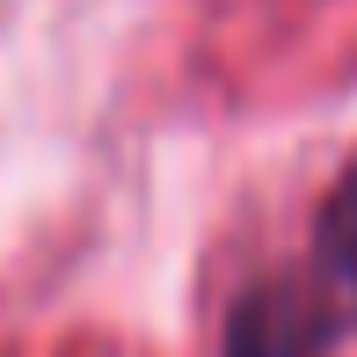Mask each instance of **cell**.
I'll use <instances>...</instances> for the list:
<instances>
[{
  "instance_id": "obj_1",
  "label": "cell",
  "mask_w": 357,
  "mask_h": 357,
  "mask_svg": "<svg viewBox=\"0 0 357 357\" xmlns=\"http://www.w3.org/2000/svg\"><path fill=\"white\" fill-rule=\"evenodd\" d=\"M343 335H357V160L321 197L306 255L234 299L219 357H335Z\"/></svg>"
}]
</instances>
